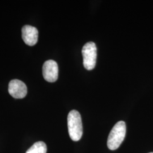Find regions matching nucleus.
Returning <instances> with one entry per match:
<instances>
[{
  "label": "nucleus",
  "instance_id": "nucleus-1",
  "mask_svg": "<svg viewBox=\"0 0 153 153\" xmlns=\"http://www.w3.org/2000/svg\"><path fill=\"white\" fill-rule=\"evenodd\" d=\"M68 127L69 136L73 141H79L83 134L81 116L79 112L72 110L68 116Z\"/></svg>",
  "mask_w": 153,
  "mask_h": 153
},
{
  "label": "nucleus",
  "instance_id": "nucleus-2",
  "mask_svg": "<svg viewBox=\"0 0 153 153\" xmlns=\"http://www.w3.org/2000/svg\"><path fill=\"white\" fill-rule=\"evenodd\" d=\"M126 134V123L123 121L117 122L109 133L107 140V146L110 150H115L120 147Z\"/></svg>",
  "mask_w": 153,
  "mask_h": 153
},
{
  "label": "nucleus",
  "instance_id": "nucleus-3",
  "mask_svg": "<svg viewBox=\"0 0 153 153\" xmlns=\"http://www.w3.org/2000/svg\"><path fill=\"white\" fill-rule=\"evenodd\" d=\"M83 65L86 69L91 71L95 68L97 61V47L94 42H88L82 49Z\"/></svg>",
  "mask_w": 153,
  "mask_h": 153
},
{
  "label": "nucleus",
  "instance_id": "nucleus-4",
  "mask_svg": "<svg viewBox=\"0 0 153 153\" xmlns=\"http://www.w3.org/2000/svg\"><path fill=\"white\" fill-rule=\"evenodd\" d=\"M43 75L45 81L54 82L57 81L59 76V67L54 60L46 61L43 66Z\"/></svg>",
  "mask_w": 153,
  "mask_h": 153
},
{
  "label": "nucleus",
  "instance_id": "nucleus-5",
  "mask_svg": "<svg viewBox=\"0 0 153 153\" xmlns=\"http://www.w3.org/2000/svg\"><path fill=\"white\" fill-rule=\"evenodd\" d=\"M9 93L13 98L22 99L27 93V88L26 84L18 79H13L9 84Z\"/></svg>",
  "mask_w": 153,
  "mask_h": 153
},
{
  "label": "nucleus",
  "instance_id": "nucleus-6",
  "mask_svg": "<svg viewBox=\"0 0 153 153\" xmlns=\"http://www.w3.org/2000/svg\"><path fill=\"white\" fill-rule=\"evenodd\" d=\"M39 33L36 28L25 25L22 29V37L25 44L33 46L37 43Z\"/></svg>",
  "mask_w": 153,
  "mask_h": 153
},
{
  "label": "nucleus",
  "instance_id": "nucleus-7",
  "mask_svg": "<svg viewBox=\"0 0 153 153\" xmlns=\"http://www.w3.org/2000/svg\"><path fill=\"white\" fill-rule=\"evenodd\" d=\"M46 144L43 141L35 142L26 153H47Z\"/></svg>",
  "mask_w": 153,
  "mask_h": 153
},
{
  "label": "nucleus",
  "instance_id": "nucleus-8",
  "mask_svg": "<svg viewBox=\"0 0 153 153\" xmlns=\"http://www.w3.org/2000/svg\"><path fill=\"white\" fill-rule=\"evenodd\" d=\"M153 153V152H152V153Z\"/></svg>",
  "mask_w": 153,
  "mask_h": 153
}]
</instances>
